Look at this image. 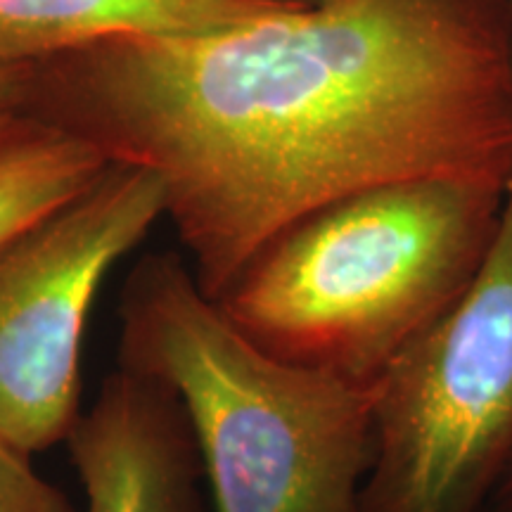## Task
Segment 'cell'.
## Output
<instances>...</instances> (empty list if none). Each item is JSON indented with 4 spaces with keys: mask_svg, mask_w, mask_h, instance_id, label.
Returning <instances> with one entry per match:
<instances>
[{
    "mask_svg": "<svg viewBox=\"0 0 512 512\" xmlns=\"http://www.w3.org/2000/svg\"><path fill=\"white\" fill-rule=\"evenodd\" d=\"M31 112L159 178L219 299L280 230L415 178H512L501 0H323L29 67Z\"/></svg>",
    "mask_w": 512,
    "mask_h": 512,
    "instance_id": "1",
    "label": "cell"
},
{
    "mask_svg": "<svg viewBox=\"0 0 512 512\" xmlns=\"http://www.w3.org/2000/svg\"><path fill=\"white\" fill-rule=\"evenodd\" d=\"M119 354L174 394L214 512H363L380 380L266 354L178 254L128 278Z\"/></svg>",
    "mask_w": 512,
    "mask_h": 512,
    "instance_id": "2",
    "label": "cell"
},
{
    "mask_svg": "<svg viewBox=\"0 0 512 512\" xmlns=\"http://www.w3.org/2000/svg\"><path fill=\"white\" fill-rule=\"evenodd\" d=\"M505 188L415 178L339 197L280 230L216 304L266 354L377 382L472 285Z\"/></svg>",
    "mask_w": 512,
    "mask_h": 512,
    "instance_id": "3",
    "label": "cell"
},
{
    "mask_svg": "<svg viewBox=\"0 0 512 512\" xmlns=\"http://www.w3.org/2000/svg\"><path fill=\"white\" fill-rule=\"evenodd\" d=\"M512 465V178L463 297L380 377L363 512H486Z\"/></svg>",
    "mask_w": 512,
    "mask_h": 512,
    "instance_id": "4",
    "label": "cell"
},
{
    "mask_svg": "<svg viewBox=\"0 0 512 512\" xmlns=\"http://www.w3.org/2000/svg\"><path fill=\"white\" fill-rule=\"evenodd\" d=\"M162 216L159 178L110 159L74 200L0 247V434L22 451L67 441L95 297Z\"/></svg>",
    "mask_w": 512,
    "mask_h": 512,
    "instance_id": "5",
    "label": "cell"
},
{
    "mask_svg": "<svg viewBox=\"0 0 512 512\" xmlns=\"http://www.w3.org/2000/svg\"><path fill=\"white\" fill-rule=\"evenodd\" d=\"M81 512H200L202 467L181 406L150 377L119 368L67 437Z\"/></svg>",
    "mask_w": 512,
    "mask_h": 512,
    "instance_id": "6",
    "label": "cell"
},
{
    "mask_svg": "<svg viewBox=\"0 0 512 512\" xmlns=\"http://www.w3.org/2000/svg\"><path fill=\"white\" fill-rule=\"evenodd\" d=\"M278 8L268 0H0V62L31 67L105 43L209 34Z\"/></svg>",
    "mask_w": 512,
    "mask_h": 512,
    "instance_id": "7",
    "label": "cell"
},
{
    "mask_svg": "<svg viewBox=\"0 0 512 512\" xmlns=\"http://www.w3.org/2000/svg\"><path fill=\"white\" fill-rule=\"evenodd\" d=\"M107 164L91 140L34 112L0 131V247L74 200Z\"/></svg>",
    "mask_w": 512,
    "mask_h": 512,
    "instance_id": "8",
    "label": "cell"
},
{
    "mask_svg": "<svg viewBox=\"0 0 512 512\" xmlns=\"http://www.w3.org/2000/svg\"><path fill=\"white\" fill-rule=\"evenodd\" d=\"M0 512H76L57 486L38 475L31 453L0 434Z\"/></svg>",
    "mask_w": 512,
    "mask_h": 512,
    "instance_id": "9",
    "label": "cell"
},
{
    "mask_svg": "<svg viewBox=\"0 0 512 512\" xmlns=\"http://www.w3.org/2000/svg\"><path fill=\"white\" fill-rule=\"evenodd\" d=\"M29 112V67L0 62V131Z\"/></svg>",
    "mask_w": 512,
    "mask_h": 512,
    "instance_id": "10",
    "label": "cell"
},
{
    "mask_svg": "<svg viewBox=\"0 0 512 512\" xmlns=\"http://www.w3.org/2000/svg\"><path fill=\"white\" fill-rule=\"evenodd\" d=\"M486 512H512V465L505 472L503 482L498 484L496 494L491 496Z\"/></svg>",
    "mask_w": 512,
    "mask_h": 512,
    "instance_id": "11",
    "label": "cell"
},
{
    "mask_svg": "<svg viewBox=\"0 0 512 512\" xmlns=\"http://www.w3.org/2000/svg\"><path fill=\"white\" fill-rule=\"evenodd\" d=\"M268 3H278V5H318L323 0H268Z\"/></svg>",
    "mask_w": 512,
    "mask_h": 512,
    "instance_id": "12",
    "label": "cell"
},
{
    "mask_svg": "<svg viewBox=\"0 0 512 512\" xmlns=\"http://www.w3.org/2000/svg\"><path fill=\"white\" fill-rule=\"evenodd\" d=\"M505 15H508V24H510V43H512V0H501Z\"/></svg>",
    "mask_w": 512,
    "mask_h": 512,
    "instance_id": "13",
    "label": "cell"
}]
</instances>
